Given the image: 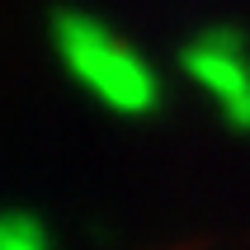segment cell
Returning <instances> with one entry per match:
<instances>
[{
	"instance_id": "6da1fadb",
	"label": "cell",
	"mask_w": 250,
	"mask_h": 250,
	"mask_svg": "<svg viewBox=\"0 0 250 250\" xmlns=\"http://www.w3.org/2000/svg\"><path fill=\"white\" fill-rule=\"evenodd\" d=\"M47 33H52V52L62 62V71L95 99L99 109L118 113V118L156 113V104H161V71L113 24L62 5L47 19Z\"/></svg>"
},
{
	"instance_id": "7a4b0ae2",
	"label": "cell",
	"mask_w": 250,
	"mask_h": 250,
	"mask_svg": "<svg viewBox=\"0 0 250 250\" xmlns=\"http://www.w3.org/2000/svg\"><path fill=\"white\" fill-rule=\"evenodd\" d=\"M184 76L208 95V104L217 109L231 132H250V38L246 28L231 19L203 24L198 33H189L180 47Z\"/></svg>"
},
{
	"instance_id": "3957f363",
	"label": "cell",
	"mask_w": 250,
	"mask_h": 250,
	"mask_svg": "<svg viewBox=\"0 0 250 250\" xmlns=\"http://www.w3.org/2000/svg\"><path fill=\"white\" fill-rule=\"evenodd\" d=\"M0 250H52L47 222L24 208H0Z\"/></svg>"
}]
</instances>
